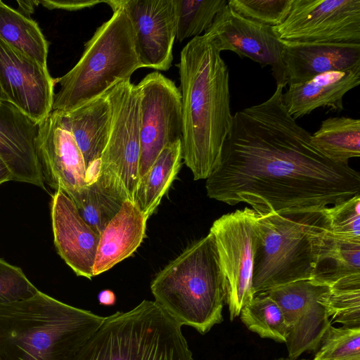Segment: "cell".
<instances>
[{
	"mask_svg": "<svg viewBox=\"0 0 360 360\" xmlns=\"http://www.w3.org/2000/svg\"><path fill=\"white\" fill-rule=\"evenodd\" d=\"M136 86L140 93V180L167 145L181 140L183 121L181 94L173 81L153 72Z\"/></svg>",
	"mask_w": 360,
	"mask_h": 360,
	"instance_id": "10",
	"label": "cell"
},
{
	"mask_svg": "<svg viewBox=\"0 0 360 360\" xmlns=\"http://www.w3.org/2000/svg\"><path fill=\"white\" fill-rule=\"evenodd\" d=\"M67 195L72 200L82 219L99 236L124 201L98 180Z\"/></svg>",
	"mask_w": 360,
	"mask_h": 360,
	"instance_id": "27",
	"label": "cell"
},
{
	"mask_svg": "<svg viewBox=\"0 0 360 360\" xmlns=\"http://www.w3.org/2000/svg\"><path fill=\"white\" fill-rule=\"evenodd\" d=\"M204 34L220 52L231 51L262 67L270 66L276 85L285 87L288 78L281 57V41L272 27L243 17L227 2Z\"/></svg>",
	"mask_w": 360,
	"mask_h": 360,
	"instance_id": "14",
	"label": "cell"
},
{
	"mask_svg": "<svg viewBox=\"0 0 360 360\" xmlns=\"http://www.w3.org/2000/svg\"><path fill=\"white\" fill-rule=\"evenodd\" d=\"M360 84V65L345 70L328 72L300 84L289 85L283 93V103L295 120L319 108L340 112L345 95Z\"/></svg>",
	"mask_w": 360,
	"mask_h": 360,
	"instance_id": "20",
	"label": "cell"
},
{
	"mask_svg": "<svg viewBox=\"0 0 360 360\" xmlns=\"http://www.w3.org/2000/svg\"><path fill=\"white\" fill-rule=\"evenodd\" d=\"M328 285L312 280L299 281L266 292L280 306L288 326V357L297 359L303 352L316 351L332 323L326 307Z\"/></svg>",
	"mask_w": 360,
	"mask_h": 360,
	"instance_id": "12",
	"label": "cell"
},
{
	"mask_svg": "<svg viewBox=\"0 0 360 360\" xmlns=\"http://www.w3.org/2000/svg\"><path fill=\"white\" fill-rule=\"evenodd\" d=\"M239 316L248 329L261 338L285 343L288 326L283 313L266 292L255 295L243 307Z\"/></svg>",
	"mask_w": 360,
	"mask_h": 360,
	"instance_id": "28",
	"label": "cell"
},
{
	"mask_svg": "<svg viewBox=\"0 0 360 360\" xmlns=\"http://www.w3.org/2000/svg\"><path fill=\"white\" fill-rule=\"evenodd\" d=\"M155 302L181 326L205 334L223 321L226 281L212 235L193 242L150 283Z\"/></svg>",
	"mask_w": 360,
	"mask_h": 360,
	"instance_id": "4",
	"label": "cell"
},
{
	"mask_svg": "<svg viewBox=\"0 0 360 360\" xmlns=\"http://www.w3.org/2000/svg\"><path fill=\"white\" fill-rule=\"evenodd\" d=\"M18 3L19 4V11H17L20 12L21 14L28 18H30V14L34 12V6H37L39 4V1H18Z\"/></svg>",
	"mask_w": 360,
	"mask_h": 360,
	"instance_id": "37",
	"label": "cell"
},
{
	"mask_svg": "<svg viewBox=\"0 0 360 360\" xmlns=\"http://www.w3.org/2000/svg\"><path fill=\"white\" fill-rule=\"evenodd\" d=\"M51 215L58 254L77 276L91 280L100 236L82 219L61 190L52 195Z\"/></svg>",
	"mask_w": 360,
	"mask_h": 360,
	"instance_id": "18",
	"label": "cell"
},
{
	"mask_svg": "<svg viewBox=\"0 0 360 360\" xmlns=\"http://www.w3.org/2000/svg\"><path fill=\"white\" fill-rule=\"evenodd\" d=\"M274 360H307V359H290L288 357H279V358H277V359H275Z\"/></svg>",
	"mask_w": 360,
	"mask_h": 360,
	"instance_id": "39",
	"label": "cell"
},
{
	"mask_svg": "<svg viewBox=\"0 0 360 360\" xmlns=\"http://www.w3.org/2000/svg\"><path fill=\"white\" fill-rule=\"evenodd\" d=\"M98 300L101 305L113 306L116 303V296L113 291L103 290L98 293Z\"/></svg>",
	"mask_w": 360,
	"mask_h": 360,
	"instance_id": "36",
	"label": "cell"
},
{
	"mask_svg": "<svg viewBox=\"0 0 360 360\" xmlns=\"http://www.w3.org/2000/svg\"><path fill=\"white\" fill-rule=\"evenodd\" d=\"M285 87L233 115L220 160L206 179L207 196L259 215L319 210L360 195V174L333 162L285 109Z\"/></svg>",
	"mask_w": 360,
	"mask_h": 360,
	"instance_id": "1",
	"label": "cell"
},
{
	"mask_svg": "<svg viewBox=\"0 0 360 360\" xmlns=\"http://www.w3.org/2000/svg\"><path fill=\"white\" fill-rule=\"evenodd\" d=\"M313 360H360V327L330 324Z\"/></svg>",
	"mask_w": 360,
	"mask_h": 360,
	"instance_id": "31",
	"label": "cell"
},
{
	"mask_svg": "<svg viewBox=\"0 0 360 360\" xmlns=\"http://www.w3.org/2000/svg\"><path fill=\"white\" fill-rule=\"evenodd\" d=\"M0 39L47 67L49 42L35 21L0 1Z\"/></svg>",
	"mask_w": 360,
	"mask_h": 360,
	"instance_id": "26",
	"label": "cell"
},
{
	"mask_svg": "<svg viewBox=\"0 0 360 360\" xmlns=\"http://www.w3.org/2000/svg\"><path fill=\"white\" fill-rule=\"evenodd\" d=\"M330 288L326 307L331 321L360 327V274L343 278Z\"/></svg>",
	"mask_w": 360,
	"mask_h": 360,
	"instance_id": "30",
	"label": "cell"
},
{
	"mask_svg": "<svg viewBox=\"0 0 360 360\" xmlns=\"http://www.w3.org/2000/svg\"><path fill=\"white\" fill-rule=\"evenodd\" d=\"M325 208L257 214L259 240L253 269L254 295L313 278L330 230Z\"/></svg>",
	"mask_w": 360,
	"mask_h": 360,
	"instance_id": "5",
	"label": "cell"
},
{
	"mask_svg": "<svg viewBox=\"0 0 360 360\" xmlns=\"http://www.w3.org/2000/svg\"><path fill=\"white\" fill-rule=\"evenodd\" d=\"M331 233L336 238L360 241V195L326 207Z\"/></svg>",
	"mask_w": 360,
	"mask_h": 360,
	"instance_id": "33",
	"label": "cell"
},
{
	"mask_svg": "<svg viewBox=\"0 0 360 360\" xmlns=\"http://www.w3.org/2000/svg\"><path fill=\"white\" fill-rule=\"evenodd\" d=\"M177 67L182 105V158L194 180L206 179L219 164L233 122L229 69L206 34L186 44Z\"/></svg>",
	"mask_w": 360,
	"mask_h": 360,
	"instance_id": "2",
	"label": "cell"
},
{
	"mask_svg": "<svg viewBox=\"0 0 360 360\" xmlns=\"http://www.w3.org/2000/svg\"><path fill=\"white\" fill-rule=\"evenodd\" d=\"M313 146L334 162L348 164L360 156V120L347 117H333L321 122L311 135Z\"/></svg>",
	"mask_w": 360,
	"mask_h": 360,
	"instance_id": "24",
	"label": "cell"
},
{
	"mask_svg": "<svg viewBox=\"0 0 360 360\" xmlns=\"http://www.w3.org/2000/svg\"><path fill=\"white\" fill-rule=\"evenodd\" d=\"M293 0H228L239 15L256 22L276 27L288 16Z\"/></svg>",
	"mask_w": 360,
	"mask_h": 360,
	"instance_id": "32",
	"label": "cell"
},
{
	"mask_svg": "<svg viewBox=\"0 0 360 360\" xmlns=\"http://www.w3.org/2000/svg\"><path fill=\"white\" fill-rule=\"evenodd\" d=\"M124 9L131 22L141 68L166 71L173 60L177 15L175 0H107Z\"/></svg>",
	"mask_w": 360,
	"mask_h": 360,
	"instance_id": "13",
	"label": "cell"
},
{
	"mask_svg": "<svg viewBox=\"0 0 360 360\" xmlns=\"http://www.w3.org/2000/svg\"><path fill=\"white\" fill-rule=\"evenodd\" d=\"M175 2L177 15L176 39L182 41L205 32L228 0H175Z\"/></svg>",
	"mask_w": 360,
	"mask_h": 360,
	"instance_id": "29",
	"label": "cell"
},
{
	"mask_svg": "<svg viewBox=\"0 0 360 360\" xmlns=\"http://www.w3.org/2000/svg\"><path fill=\"white\" fill-rule=\"evenodd\" d=\"M281 57L289 85L302 83L328 72L360 65V44L281 41Z\"/></svg>",
	"mask_w": 360,
	"mask_h": 360,
	"instance_id": "19",
	"label": "cell"
},
{
	"mask_svg": "<svg viewBox=\"0 0 360 360\" xmlns=\"http://www.w3.org/2000/svg\"><path fill=\"white\" fill-rule=\"evenodd\" d=\"M272 28L285 41L360 44V0H293L286 20Z\"/></svg>",
	"mask_w": 360,
	"mask_h": 360,
	"instance_id": "11",
	"label": "cell"
},
{
	"mask_svg": "<svg viewBox=\"0 0 360 360\" xmlns=\"http://www.w3.org/2000/svg\"><path fill=\"white\" fill-rule=\"evenodd\" d=\"M38 291L20 267L0 258V304L30 298Z\"/></svg>",
	"mask_w": 360,
	"mask_h": 360,
	"instance_id": "34",
	"label": "cell"
},
{
	"mask_svg": "<svg viewBox=\"0 0 360 360\" xmlns=\"http://www.w3.org/2000/svg\"><path fill=\"white\" fill-rule=\"evenodd\" d=\"M57 112L82 154L86 172L101 165L112 118L111 106L106 92L72 110Z\"/></svg>",
	"mask_w": 360,
	"mask_h": 360,
	"instance_id": "21",
	"label": "cell"
},
{
	"mask_svg": "<svg viewBox=\"0 0 360 360\" xmlns=\"http://www.w3.org/2000/svg\"><path fill=\"white\" fill-rule=\"evenodd\" d=\"M39 123L6 101H0V158L13 181L45 188L37 152Z\"/></svg>",
	"mask_w": 360,
	"mask_h": 360,
	"instance_id": "17",
	"label": "cell"
},
{
	"mask_svg": "<svg viewBox=\"0 0 360 360\" xmlns=\"http://www.w3.org/2000/svg\"><path fill=\"white\" fill-rule=\"evenodd\" d=\"M105 316L41 291L0 304V360H72Z\"/></svg>",
	"mask_w": 360,
	"mask_h": 360,
	"instance_id": "3",
	"label": "cell"
},
{
	"mask_svg": "<svg viewBox=\"0 0 360 360\" xmlns=\"http://www.w3.org/2000/svg\"><path fill=\"white\" fill-rule=\"evenodd\" d=\"M37 152L45 184L66 195L87 186L82 154L56 110L39 122Z\"/></svg>",
	"mask_w": 360,
	"mask_h": 360,
	"instance_id": "16",
	"label": "cell"
},
{
	"mask_svg": "<svg viewBox=\"0 0 360 360\" xmlns=\"http://www.w3.org/2000/svg\"><path fill=\"white\" fill-rule=\"evenodd\" d=\"M55 84L47 67L0 39V86L6 101L39 123L52 110Z\"/></svg>",
	"mask_w": 360,
	"mask_h": 360,
	"instance_id": "15",
	"label": "cell"
},
{
	"mask_svg": "<svg viewBox=\"0 0 360 360\" xmlns=\"http://www.w3.org/2000/svg\"><path fill=\"white\" fill-rule=\"evenodd\" d=\"M148 219L134 202H123L100 236L94 276L110 269L137 250L145 238Z\"/></svg>",
	"mask_w": 360,
	"mask_h": 360,
	"instance_id": "22",
	"label": "cell"
},
{
	"mask_svg": "<svg viewBox=\"0 0 360 360\" xmlns=\"http://www.w3.org/2000/svg\"><path fill=\"white\" fill-rule=\"evenodd\" d=\"M181 140L167 145L139 180L135 204L149 218L177 175L182 160Z\"/></svg>",
	"mask_w": 360,
	"mask_h": 360,
	"instance_id": "23",
	"label": "cell"
},
{
	"mask_svg": "<svg viewBox=\"0 0 360 360\" xmlns=\"http://www.w3.org/2000/svg\"><path fill=\"white\" fill-rule=\"evenodd\" d=\"M106 94L112 110L111 126L97 180L124 200L135 203L139 182L140 93L136 85L126 79Z\"/></svg>",
	"mask_w": 360,
	"mask_h": 360,
	"instance_id": "8",
	"label": "cell"
},
{
	"mask_svg": "<svg viewBox=\"0 0 360 360\" xmlns=\"http://www.w3.org/2000/svg\"><path fill=\"white\" fill-rule=\"evenodd\" d=\"M181 325L155 301L105 316L72 360H194Z\"/></svg>",
	"mask_w": 360,
	"mask_h": 360,
	"instance_id": "6",
	"label": "cell"
},
{
	"mask_svg": "<svg viewBox=\"0 0 360 360\" xmlns=\"http://www.w3.org/2000/svg\"><path fill=\"white\" fill-rule=\"evenodd\" d=\"M13 181V176L7 165L0 158V185Z\"/></svg>",
	"mask_w": 360,
	"mask_h": 360,
	"instance_id": "38",
	"label": "cell"
},
{
	"mask_svg": "<svg viewBox=\"0 0 360 360\" xmlns=\"http://www.w3.org/2000/svg\"><path fill=\"white\" fill-rule=\"evenodd\" d=\"M106 1L107 0H42L39 1V3L49 9L77 11Z\"/></svg>",
	"mask_w": 360,
	"mask_h": 360,
	"instance_id": "35",
	"label": "cell"
},
{
	"mask_svg": "<svg viewBox=\"0 0 360 360\" xmlns=\"http://www.w3.org/2000/svg\"><path fill=\"white\" fill-rule=\"evenodd\" d=\"M98 27L85 44L77 63L65 75L54 79L59 84L52 110L67 112L104 94L119 82L130 79L141 68L134 30L122 7Z\"/></svg>",
	"mask_w": 360,
	"mask_h": 360,
	"instance_id": "7",
	"label": "cell"
},
{
	"mask_svg": "<svg viewBox=\"0 0 360 360\" xmlns=\"http://www.w3.org/2000/svg\"><path fill=\"white\" fill-rule=\"evenodd\" d=\"M357 274H360V241L341 240L328 231L321 244L311 280L330 287Z\"/></svg>",
	"mask_w": 360,
	"mask_h": 360,
	"instance_id": "25",
	"label": "cell"
},
{
	"mask_svg": "<svg viewBox=\"0 0 360 360\" xmlns=\"http://www.w3.org/2000/svg\"><path fill=\"white\" fill-rule=\"evenodd\" d=\"M226 281L229 319L239 316L254 297L252 276L259 240L257 213L250 207L216 219L210 229Z\"/></svg>",
	"mask_w": 360,
	"mask_h": 360,
	"instance_id": "9",
	"label": "cell"
},
{
	"mask_svg": "<svg viewBox=\"0 0 360 360\" xmlns=\"http://www.w3.org/2000/svg\"><path fill=\"white\" fill-rule=\"evenodd\" d=\"M6 101L0 86V101Z\"/></svg>",
	"mask_w": 360,
	"mask_h": 360,
	"instance_id": "40",
	"label": "cell"
}]
</instances>
